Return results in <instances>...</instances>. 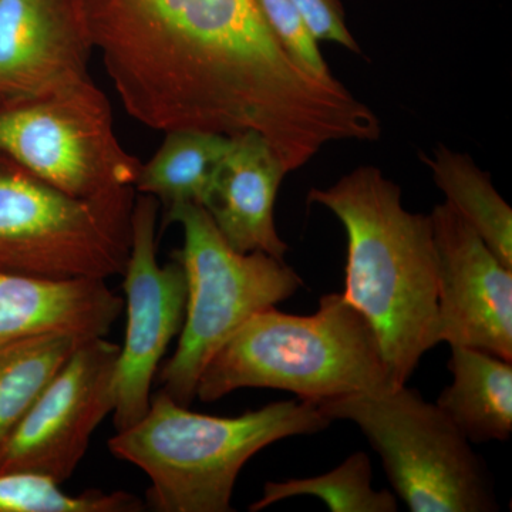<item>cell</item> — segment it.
I'll use <instances>...</instances> for the list:
<instances>
[{
    "label": "cell",
    "mask_w": 512,
    "mask_h": 512,
    "mask_svg": "<svg viewBox=\"0 0 512 512\" xmlns=\"http://www.w3.org/2000/svg\"><path fill=\"white\" fill-rule=\"evenodd\" d=\"M124 110L151 130L255 131L289 173L328 144L376 141L375 111L306 73L255 0H76Z\"/></svg>",
    "instance_id": "cell-1"
},
{
    "label": "cell",
    "mask_w": 512,
    "mask_h": 512,
    "mask_svg": "<svg viewBox=\"0 0 512 512\" xmlns=\"http://www.w3.org/2000/svg\"><path fill=\"white\" fill-rule=\"evenodd\" d=\"M309 204L328 208L348 238L346 302L372 326L396 386L406 384L437 340V256L430 215L403 207L399 185L370 165Z\"/></svg>",
    "instance_id": "cell-2"
},
{
    "label": "cell",
    "mask_w": 512,
    "mask_h": 512,
    "mask_svg": "<svg viewBox=\"0 0 512 512\" xmlns=\"http://www.w3.org/2000/svg\"><path fill=\"white\" fill-rule=\"evenodd\" d=\"M315 403L285 400L241 414L194 413L160 390L140 421L109 440L114 457L150 480L146 508L157 512H231L239 473L276 441L328 429Z\"/></svg>",
    "instance_id": "cell-3"
},
{
    "label": "cell",
    "mask_w": 512,
    "mask_h": 512,
    "mask_svg": "<svg viewBox=\"0 0 512 512\" xmlns=\"http://www.w3.org/2000/svg\"><path fill=\"white\" fill-rule=\"evenodd\" d=\"M247 387L320 404L396 384L365 316L342 293H329L313 315H289L275 306L255 313L205 366L195 397L212 403Z\"/></svg>",
    "instance_id": "cell-4"
},
{
    "label": "cell",
    "mask_w": 512,
    "mask_h": 512,
    "mask_svg": "<svg viewBox=\"0 0 512 512\" xmlns=\"http://www.w3.org/2000/svg\"><path fill=\"white\" fill-rule=\"evenodd\" d=\"M171 224L183 228V247L171 258L187 278V308L177 349L157 375L161 390L188 407L197 399L201 373L224 343L255 313L295 295L303 282L284 259L229 247L201 205L165 211L164 227Z\"/></svg>",
    "instance_id": "cell-5"
},
{
    "label": "cell",
    "mask_w": 512,
    "mask_h": 512,
    "mask_svg": "<svg viewBox=\"0 0 512 512\" xmlns=\"http://www.w3.org/2000/svg\"><path fill=\"white\" fill-rule=\"evenodd\" d=\"M134 195L72 197L0 151V272L55 281L123 275Z\"/></svg>",
    "instance_id": "cell-6"
},
{
    "label": "cell",
    "mask_w": 512,
    "mask_h": 512,
    "mask_svg": "<svg viewBox=\"0 0 512 512\" xmlns=\"http://www.w3.org/2000/svg\"><path fill=\"white\" fill-rule=\"evenodd\" d=\"M323 416L355 423L412 512H494L484 461L437 404L406 384L316 404Z\"/></svg>",
    "instance_id": "cell-7"
},
{
    "label": "cell",
    "mask_w": 512,
    "mask_h": 512,
    "mask_svg": "<svg viewBox=\"0 0 512 512\" xmlns=\"http://www.w3.org/2000/svg\"><path fill=\"white\" fill-rule=\"evenodd\" d=\"M0 151L82 200L134 188L143 164L121 146L110 101L92 79L0 100Z\"/></svg>",
    "instance_id": "cell-8"
},
{
    "label": "cell",
    "mask_w": 512,
    "mask_h": 512,
    "mask_svg": "<svg viewBox=\"0 0 512 512\" xmlns=\"http://www.w3.org/2000/svg\"><path fill=\"white\" fill-rule=\"evenodd\" d=\"M160 202L140 194L131 215V247L124 268L126 335L116 369V431L143 419L150 409L151 386L161 360L180 336L187 308V278L180 262L157 261V217Z\"/></svg>",
    "instance_id": "cell-9"
},
{
    "label": "cell",
    "mask_w": 512,
    "mask_h": 512,
    "mask_svg": "<svg viewBox=\"0 0 512 512\" xmlns=\"http://www.w3.org/2000/svg\"><path fill=\"white\" fill-rule=\"evenodd\" d=\"M120 345L80 340L20 421L0 458V473L29 471L63 484L116 404Z\"/></svg>",
    "instance_id": "cell-10"
},
{
    "label": "cell",
    "mask_w": 512,
    "mask_h": 512,
    "mask_svg": "<svg viewBox=\"0 0 512 512\" xmlns=\"http://www.w3.org/2000/svg\"><path fill=\"white\" fill-rule=\"evenodd\" d=\"M437 256V340L512 360V268L447 202L430 214Z\"/></svg>",
    "instance_id": "cell-11"
},
{
    "label": "cell",
    "mask_w": 512,
    "mask_h": 512,
    "mask_svg": "<svg viewBox=\"0 0 512 512\" xmlns=\"http://www.w3.org/2000/svg\"><path fill=\"white\" fill-rule=\"evenodd\" d=\"M92 52L76 0H0V100L89 80Z\"/></svg>",
    "instance_id": "cell-12"
},
{
    "label": "cell",
    "mask_w": 512,
    "mask_h": 512,
    "mask_svg": "<svg viewBox=\"0 0 512 512\" xmlns=\"http://www.w3.org/2000/svg\"><path fill=\"white\" fill-rule=\"evenodd\" d=\"M289 171L255 131L231 136L205 210L222 238L241 254L265 252L284 259L288 244L275 227L276 195Z\"/></svg>",
    "instance_id": "cell-13"
},
{
    "label": "cell",
    "mask_w": 512,
    "mask_h": 512,
    "mask_svg": "<svg viewBox=\"0 0 512 512\" xmlns=\"http://www.w3.org/2000/svg\"><path fill=\"white\" fill-rule=\"evenodd\" d=\"M124 299L106 279L32 278L0 272V348L43 335L106 338Z\"/></svg>",
    "instance_id": "cell-14"
},
{
    "label": "cell",
    "mask_w": 512,
    "mask_h": 512,
    "mask_svg": "<svg viewBox=\"0 0 512 512\" xmlns=\"http://www.w3.org/2000/svg\"><path fill=\"white\" fill-rule=\"evenodd\" d=\"M448 369L453 383L437 406L473 443L507 441L512 431L510 360L484 350L451 346Z\"/></svg>",
    "instance_id": "cell-15"
},
{
    "label": "cell",
    "mask_w": 512,
    "mask_h": 512,
    "mask_svg": "<svg viewBox=\"0 0 512 512\" xmlns=\"http://www.w3.org/2000/svg\"><path fill=\"white\" fill-rule=\"evenodd\" d=\"M231 137L202 130H171L134 184L165 211L183 204L205 207Z\"/></svg>",
    "instance_id": "cell-16"
},
{
    "label": "cell",
    "mask_w": 512,
    "mask_h": 512,
    "mask_svg": "<svg viewBox=\"0 0 512 512\" xmlns=\"http://www.w3.org/2000/svg\"><path fill=\"white\" fill-rule=\"evenodd\" d=\"M434 183L454 211L484 239L495 255L512 268V210L468 154L439 144L433 153L421 154Z\"/></svg>",
    "instance_id": "cell-17"
},
{
    "label": "cell",
    "mask_w": 512,
    "mask_h": 512,
    "mask_svg": "<svg viewBox=\"0 0 512 512\" xmlns=\"http://www.w3.org/2000/svg\"><path fill=\"white\" fill-rule=\"evenodd\" d=\"M80 340L43 335L0 348V458L30 406Z\"/></svg>",
    "instance_id": "cell-18"
},
{
    "label": "cell",
    "mask_w": 512,
    "mask_h": 512,
    "mask_svg": "<svg viewBox=\"0 0 512 512\" xmlns=\"http://www.w3.org/2000/svg\"><path fill=\"white\" fill-rule=\"evenodd\" d=\"M372 463L363 451L346 458L339 467L322 476L264 485L258 501L249 511L258 512L286 498L316 497L332 512H396V495L372 487Z\"/></svg>",
    "instance_id": "cell-19"
},
{
    "label": "cell",
    "mask_w": 512,
    "mask_h": 512,
    "mask_svg": "<svg viewBox=\"0 0 512 512\" xmlns=\"http://www.w3.org/2000/svg\"><path fill=\"white\" fill-rule=\"evenodd\" d=\"M60 483L29 471L0 473V512H143L146 503L128 491L69 494Z\"/></svg>",
    "instance_id": "cell-20"
},
{
    "label": "cell",
    "mask_w": 512,
    "mask_h": 512,
    "mask_svg": "<svg viewBox=\"0 0 512 512\" xmlns=\"http://www.w3.org/2000/svg\"><path fill=\"white\" fill-rule=\"evenodd\" d=\"M255 3L272 35L293 62L316 79H335L320 53L318 40L291 0H255Z\"/></svg>",
    "instance_id": "cell-21"
},
{
    "label": "cell",
    "mask_w": 512,
    "mask_h": 512,
    "mask_svg": "<svg viewBox=\"0 0 512 512\" xmlns=\"http://www.w3.org/2000/svg\"><path fill=\"white\" fill-rule=\"evenodd\" d=\"M308 23L318 42L336 43L353 53H362L346 23L342 0H291Z\"/></svg>",
    "instance_id": "cell-22"
}]
</instances>
